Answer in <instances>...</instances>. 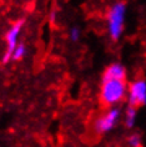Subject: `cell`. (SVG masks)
Returning a JSON list of instances; mask_svg holds the SVG:
<instances>
[{"label":"cell","mask_w":146,"mask_h":147,"mask_svg":"<svg viewBox=\"0 0 146 147\" xmlns=\"http://www.w3.org/2000/svg\"><path fill=\"white\" fill-rule=\"evenodd\" d=\"M126 146L127 147H141L142 146V136L141 134L134 131L127 135L126 137Z\"/></svg>","instance_id":"7"},{"label":"cell","mask_w":146,"mask_h":147,"mask_svg":"<svg viewBox=\"0 0 146 147\" xmlns=\"http://www.w3.org/2000/svg\"><path fill=\"white\" fill-rule=\"evenodd\" d=\"M80 29L79 28H72L71 30H70V38H71V40L72 41H78V40L80 39Z\"/></svg>","instance_id":"9"},{"label":"cell","mask_w":146,"mask_h":147,"mask_svg":"<svg viewBox=\"0 0 146 147\" xmlns=\"http://www.w3.org/2000/svg\"><path fill=\"white\" fill-rule=\"evenodd\" d=\"M23 25H24V20L21 19V20L18 21V23L14 25L11 29H10L9 32H8V35H6V41H8V50H6V53H5V55H4V59H3V62H4V64H6V62L10 60V57H11L14 50H15V47L18 46V45H16V39H18V35H19L21 28H23Z\"/></svg>","instance_id":"5"},{"label":"cell","mask_w":146,"mask_h":147,"mask_svg":"<svg viewBox=\"0 0 146 147\" xmlns=\"http://www.w3.org/2000/svg\"><path fill=\"white\" fill-rule=\"evenodd\" d=\"M122 111L119 106L109 107L104 113L97 117L94 122V131L97 135H107L118 127L119 122L121 121Z\"/></svg>","instance_id":"3"},{"label":"cell","mask_w":146,"mask_h":147,"mask_svg":"<svg viewBox=\"0 0 146 147\" xmlns=\"http://www.w3.org/2000/svg\"><path fill=\"white\" fill-rule=\"evenodd\" d=\"M24 54H25V46L23 45V44H20V45H18L15 47V50H14L11 57L14 59V60H19V59H21L24 56Z\"/></svg>","instance_id":"8"},{"label":"cell","mask_w":146,"mask_h":147,"mask_svg":"<svg viewBox=\"0 0 146 147\" xmlns=\"http://www.w3.org/2000/svg\"><path fill=\"white\" fill-rule=\"evenodd\" d=\"M127 70L120 62H112L105 69L101 78L100 100L106 107H115L126 98Z\"/></svg>","instance_id":"1"},{"label":"cell","mask_w":146,"mask_h":147,"mask_svg":"<svg viewBox=\"0 0 146 147\" xmlns=\"http://www.w3.org/2000/svg\"><path fill=\"white\" fill-rule=\"evenodd\" d=\"M127 105L134 107L146 106V80H135L127 86Z\"/></svg>","instance_id":"4"},{"label":"cell","mask_w":146,"mask_h":147,"mask_svg":"<svg viewBox=\"0 0 146 147\" xmlns=\"http://www.w3.org/2000/svg\"><path fill=\"white\" fill-rule=\"evenodd\" d=\"M124 126H125L127 130H132L136 125L137 121V109L134 107V106H129L125 109V111L122 112V117H121Z\"/></svg>","instance_id":"6"},{"label":"cell","mask_w":146,"mask_h":147,"mask_svg":"<svg viewBox=\"0 0 146 147\" xmlns=\"http://www.w3.org/2000/svg\"><path fill=\"white\" fill-rule=\"evenodd\" d=\"M127 11V5L125 1H116L107 11V32L112 41H118L121 38L124 28H125V18Z\"/></svg>","instance_id":"2"},{"label":"cell","mask_w":146,"mask_h":147,"mask_svg":"<svg viewBox=\"0 0 146 147\" xmlns=\"http://www.w3.org/2000/svg\"><path fill=\"white\" fill-rule=\"evenodd\" d=\"M55 18H56V13L53 11L51 14H50V20H51V21H55Z\"/></svg>","instance_id":"10"}]
</instances>
